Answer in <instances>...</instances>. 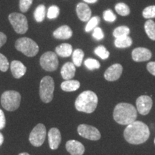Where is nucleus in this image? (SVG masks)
Here are the masks:
<instances>
[{
  "instance_id": "1",
  "label": "nucleus",
  "mask_w": 155,
  "mask_h": 155,
  "mask_svg": "<svg viewBox=\"0 0 155 155\" xmlns=\"http://www.w3.org/2000/svg\"><path fill=\"white\" fill-rule=\"evenodd\" d=\"M150 129L141 121H135L126 127L124 137L129 144H141L150 138Z\"/></svg>"
},
{
  "instance_id": "2",
  "label": "nucleus",
  "mask_w": 155,
  "mask_h": 155,
  "mask_svg": "<svg viewBox=\"0 0 155 155\" xmlns=\"http://www.w3.org/2000/svg\"><path fill=\"white\" fill-rule=\"evenodd\" d=\"M114 119L121 125H129L136 121L137 110L134 106L127 103H120L114 110Z\"/></svg>"
},
{
  "instance_id": "3",
  "label": "nucleus",
  "mask_w": 155,
  "mask_h": 155,
  "mask_svg": "<svg viewBox=\"0 0 155 155\" xmlns=\"http://www.w3.org/2000/svg\"><path fill=\"white\" fill-rule=\"evenodd\" d=\"M98 102V96L94 91H85L77 97L75 106L77 111L91 114L96 110Z\"/></svg>"
},
{
  "instance_id": "4",
  "label": "nucleus",
  "mask_w": 155,
  "mask_h": 155,
  "mask_svg": "<svg viewBox=\"0 0 155 155\" xmlns=\"http://www.w3.org/2000/svg\"><path fill=\"white\" fill-rule=\"evenodd\" d=\"M21 103V95L15 91H7L1 96L2 107L8 111H14L19 107Z\"/></svg>"
},
{
  "instance_id": "5",
  "label": "nucleus",
  "mask_w": 155,
  "mask_h": 155,
  "mask_svg": "<svg viewBox=\"0 0 155 155\" xmlns=\"http://www.w3.org/2000/svg\"><path fill=\"white\" fill-rule=\"evenodd\" d=\"M55 90V82L50 76L42 78L40 83V95L42 101L45 104L51 102L53 99V94Z\"/></svg>"
},
{
  "instance_id": "6",
  "label": "nucleus",
  "mask_w": 155,
  "mask_h": 155,
  "mask_svg": "<svg viewBox=\"0 0 155 155\" xmlns=\"http://www.w3.org/2000/svg\"><path fill=\"white\" fill-rule=\"evenodd\" d=\"M15 48L28 57H34L39 52V46L32 39L21 38L15 42Z\"/></svg>"
},
{
  "instance_id": "7",
  "label": "nucleus",
  "mask_w": 155,
  "mask_h": 155,
  "mask_svg": "<svg viewBox=\"0 0 155 155\" xmlns=\"http://www.w3.org/2000/svg\"><path fill=\"white\" fill-rule=\"evenodd\" d=\"M9 21L17 34H25L28 30L27 17L21 13H11L8 17Z\"/></svg>"
},
{
  "instance_id": "8",
  "label": "nucleus",
  "mask_w": 155,
  "mask_h": 155,
  "mask_svg": "<svg viewBox=\"0 0 155 155\" xmlns=\"http://www.w3.org/2000/svg\"><path fill=\"white\" fill-rule=\"evenodd\" d=\"M40 63L45 71L49 72L55 71L59 65L57 54L52 51L46 52L40 57Z\"/></svg>"
},
{
  "instance_id": "9",
  "label": "nucleus",
  "mask_w": 155,
  "mask_h": 155,
  "mask_svg": "<svg viewBox=\"0 0 155 155\" xmlns=\"http://www.w3.org/2000/svg\"><path fill=\"white\" fill-rule=\"evenodd\" d=\"M46 128L42 124H38L34 127L29 136V140L34 147H39L43 144L46 137Z\"/></svg>"
},
{
  "instance_id": "10",
  "label": "nucleus",
  "mask_w": 155,
  "mask_h": 155,
  "mask_svg": "<svg viewBox=\"0 0 155 155\" xmlns=\"http://www.w3.org/2000/svg\"><path fill=\"white\" fill-rule=\"evenodd\" d=\"M78 133L83 138L92 141L99 140L101 139L100 131L93 126L81 124L78 127Z\"/></svg>"
},
{
  "instance_id": "11",
  "label": "nucleus",
  "mask_w": 155,
  "mask_h": 155,
  "mask_svg": "<svg viewBox=\"0 0 155 155\" xmlns=\"http://www.w3.org/2000/svg\"><path fill=\"white\" fill-rule=\"evenodd\" d=\"M152 99L150 96H141L137 99L136 105H137V111L141 115H147L151 111L152 107Z\"/></svg>"
},
{
  "instance_id": "12",
  "label": "nucleus",
  "mask_w": 155,
  "mask_h": 155,
  "mask_svg": "<svg viewBox=\"0 0 155 155\" xmlns=\"http://www.w3.org/2000/svg\"><path fill=\"white\" fill-rule=\"evenodd\" d=\"M123 67L121 64L115 63L110 66L104 73V78L108 81H115L121 77Z\"/></svg>"
},
{
  "instance_id": "13",
  "label": "nucleus",
  "mask_w": 155,
  "mask_h": 155,
  "mask_svg": "<svg viewBox=\"0 0 155 155\" xmlns=\"http://www.w3.org/2000/svg\"><path fill=\"white\" fill-rule=\"evenodd\" d=\"M152 52L146 48H137L133 50L131 57L135 62H144L150 61L152 58Z\"/></svg>"
},
{
  "instance_id": "14",
  "label": "nucleus",
  "mask_w": 155,
  "mask_h": 155,
  "mask_svg": "<svg viewBox=\"0 0 155 155\" xmlns=\"http://www.w3.org/2000/svg\"><path fill=\"white\" fill-rule=\"evenodd\" d=\"M61 134L59 129L57 128L50 129L48 132V141H49L50 148L53 150H57L61 144Z\"/></svg>"
},
{
  "instance_id": "15",
  "label": "nucleus",
  "mask_w": 155,
  "mask_h": 155,
  "mask_svg": "<svg viewBox=\"0 0 155 155\" xmlns=\"http://www.w3.org/2000/svg\"><path fill=\"white\" fill-rule=\"evenodd\" d=\"M76 13L78 19L82 22H88L91 18V9L86 3L81 2L78 4L76 6Z\"/></svg>"
},
{
  "instance_id": "16",
  "label": "nucleus",
  "mask_w": 155,
  "mask_h": 155,
  "mask_svg": "<svg viewBox=\"0 0 155 155\" xmlns=\"http://www.w3.org/2000/svg\"><path fill=\"white\" fill-rule=\"evenodd\" d=\"M66 150L71 155H83L85 152V147L80 141L69 140L65 144Z\"/></svg>"
},
{
  "instance_id": "17",
  "label": "nucleus",
  "mask_w": 155,
  "mask_h": 155,
  "mask_svg": "<svg viewBox=\"0 0 155 155\" xmlns=\"http://www.w3.org/2000/svg\"><path fill=\"white\" fill-rule=\"evenodd\" d=\"M11 72L14 78L17 79L20 78L25 75L27 72V68L22 62L19 61H13L10 65Z\"/></svg>"
},
{
  "instance_id": "18",
  "label": "nucleus",
  "mask_w": 155,
  "mask_h": 155,
  "mask_svg": "<svg viewBox=\"0 0 155 155\" xmlns=\"http://www.w3.org/2000/svg\"><path fill=\"white\" fill-rule=\"evenodd\" d=\"M73 35V31L68 25H63L53 32V37L58 40H68Z\"/></svg>"
},
{
  "instance_id": "19",
  "label": "nucleus",
  "mask_w": 155,
  "mask_h": 155,
  "mask_svg": "<svg viewBox=\"0 0 155 155\" xmlns=\"http://www.w3.org/2000/svg\"><path fill=\"white\" fill-rule=\"evenodd\" d=\"M75 71H76L75 65L73 64V63L67 62V63L64 64L61 68V76L65 81L71 80L75 76Z\"/></svg>"
},
{
  "instance_id": "20",
  "label": "nucleus",
  "mask_w": 155,
  "mask_h": 155,
  "mask_svg": "<svg viewBox=\"0 0 155 155\" xmlns=\"http://www.w3.org/2000/svg\"><path fill=\"white\" fill-rule=\"evenodd\" d=\"M55 53L62 58L70 57L73 53V47L69 43H63L55 48Z\"/></svg>"
},
{
  "instance_id": "21",
  "label": "nucleus",
  "mask_w": 155,
  "mask_h": 155,
  "mask_svg": "<svg viewBox=\"0 0 155 155\" xmlns=\"http://www.w3.org/2000/svg\"><path fill=\"white\" fill-rule=\"evenodd\" d=\"M81 83L78 81L76 80H68L63 81L61 83V87L63 91L73 92L75 91L80 88Z\"/></svg>"
},
{
  "instance_id": "22",
  "label": "nucleus",
  "mask_w": 155,
  "mask_h": 155,
  "mask_svg": "<svg viewBox=\"0 0 155 155\" xmlns=\"http://www.w3.org/2000/svg\"><path fill=\"white\" fill-rule=\"evenodd\" d=\"M133 40L129 35L116 38L114 40V45L118 48H127L132 45Z\"/></svg>"
},
{
  "instance_id": "23",
  "label": "nucleus",
  "mask_w": 155,
  "mask_h": 155,
  "mask_svg": "<svg viewBox=\"0 0 155 155\" xmlns=\"http://www.w3.org/2000/svg\"><path fill=\"white\" fill-rule=\"evenodd\" d=\"M144 30L150 40L155 41V22L152 19H148L144 23Z\"/></svg>"
},
{
  "instance_id": "24",
  "label": "nucleus",
  "mask_w": 155,
  "mask_h": 155,
  "mask_svg": "<svg viewBox=\"0 0 155 155\" xmlns=\"http://www.w3.org/2000/svg\"><path fill=\"white\" fill-rule=\"evenodd\" d=\"M83 58H84V52L83 51V50L76 49L73 51V63L76 67H80L82 65Z\"/></svg>"
},
{
  "instance_id": "25",
  "label": "nucleus",
  "mask_w": 155,
  "mask_h": 155,
  "mask_svg": "<svg viewBox=\"0 0 155 155\" xmlns=\"http://www.w3.org/2000/svg\"><path fill=\"white\" fill-rule=\"evenodd\" d=\"M45 6L43 5H39L37 7L34 12V17L37 22H42L45 18Z\"/></svg>"
},
{
  "instance_id": "26",
  "label": "nucleus",
  "mask_w": 155,
  "mask_h": 155,
  "mask_svg": "<svg viewBox=\"0 0 155 155\" xmlns=\"http://www.w3.org/2000/svg\"><path fill=\"white\" fill-rule=\"evenodd\" d=\"M115 10L116 12L122 17H126L129 15L131 12L130 8L127 4L123 2L117 3L115 5Z\"/></svg>"
},
{
  "instance_id": "27",
  "label": "nucleus",
  "mask_w": 155,
  "mask_h": 155,
  "mask_svg": "<svg viewBox=\"0 0 155 155\" xmlns=\"http://www.w3.org/2000/svg\"><path fill=\"white\" fill-rule=\"evenodd\" d=\"M129 33H130V29L129 27L122 25L114 29L113 31V36L115 38H119L121 37L129 35Z\"/></svg>"
},
{
  "instance_id": "28",
  "label": "nucleus",
  "mask_w": 155,
  "mask_h": 155,
  "mask_svg": "<svg viewBox=\"0 0 155 155\" xmlns=\"http://www.w3.org/2000/svg\"><path fill=\"white\" fill-rule=\"evenodd\" d=\"M101 19L98 16H94L91 18L88 21V23L86 25L85 28V31L87 32H91V30H94L96 27H98V24L100 23Z\"/></svg>"
},
{
  "instance_id": "29",
  "label": "nucleus",
  "mask_w": 155,
  "mask_h": 155,
  "mask_svg": "<svg viewBox=\"0 0 155 155\" xmlns=\"http://www.w3.org/2000/svg\"><path fill=\"white\" fill-rule=\"evenodd\" d=\"M94 53L97 56H98L102 60H106L110 55L109 51L104 45H101L95 48Z\"/></svg>"
},
{
  "instance_id": "30",
  "label": "nucleus",
  "mask_w": 155,
  "mask_h": 155,
  "mask_svg": "<svg viewBox=\"0 0 155 155\" xmlns=\"http://www.w3.org/2000/svg\"><path fill=\"white\" fill-rule=\"evenodd\" d=\"M142 16L147 19L155 18V5L148 6L143 9Z\"/></svg>"
},
{
  "instance_id": "31",
  "label": "nucleus",
  "mask_w": 155,
  "mask_h": 155,
  "mask_svg": "<svg viewBox=\"0 0 155 155\" xmlns=\"http://www.w3.org/2000/svg\"><path fill=\"white\" fill-rule=\"evenodd\" d=\"M84 65L88 70H95L100 68L101 64L97 60L94 59V58H87L86 61H84Z\"/></svg>"
},
{
  "instance_id": "32",
  "label": "nucleus",
  "mask_w": 155,
  "mask_h": 155,
  "mask_svg": "<svg viewBox=\"0 0 155 155\" xmlns=\"http://www.w3.org/2000/svg\"><path fill=\"white\" fill-rule=\"evenodd\" d=\"M60 14V8L56 5H52L51 7H49L48 10L47 17L48 19H55L59 16Z\"/></svg>"
},
{
  "instance_id": "33",
  "label": "nucleus",
  "mask_w": 155,
  "mask_h": 155,
  "mask_svg": "<svg viewBox=\"0 0 155 155\" xmlns=\"http://www.w3.org/2000/svg\"><path fill=\"white\" fill-rule=\"evenodd\" d=\"M103 18L106 22H114L116 19V15L114 14L111 9H106L103 13Z\"/></svg>"
},
{
  "instance_id": "34",
  "label": "nucleus",
  "mask_w": 155,
  "mask_h": 155,
  "mask_svg": "<svg viewBox=\"0 0 155 155\" xmlns=\"http://www.w3.org/2000/svg\"><path fill=\"white\" fill-rule=\"evenodd\" d=\"M9 68V63L7 57L3 54L0 53V71L2 72H6Z\"/></svg>"
},
{
  "instance_id": "35",
  "label": "nucleus",
  "mask_w": 155,
  "mask_h": 155,
  "mask_svg": "<svg viewBox=\"0 0 155 155\" xmlns=\"http://www.w3.org/2000/svg\"><path fill=\"white\" fill-rule=\"evenodd\" d=\"M33 0H19V9L22 12H27L30 8Z\"/></svg>"
},
{
  "instance_id": "36",
  "label": "nucleus",
  "mask_w": 155,
  "mask_h": 155,
  "mask_svg": "<svg viewBox=\"0 0 155 155\" xmlns=\"http://www.w3.org/2000/svg\"><path fill=\"white\" fill-rule=\"evenodd\" d=\"M92 36L96 40H101L104 38V33L101 28L99 27H96L93 31Z\"/></svg>"
},
{
  "instance_id": "37",
  "label": "nucleus",
  "mask_w": 155,
  "mask_h": 155,
  "mask_svg": "<svg viewBox=\"0 0 155 155\" xmlns=\"http://www.w3.org/2000/svg\"><path fill=\"white\" fill-rule=\"evenodd\" d=\"M147 69L151 74L155 76V62H150L147 65Z\"/></svg>"
},
{
  "instance_id": "38",
  "label": "nucleus",
  "mask_w": 155,
  "mask_h": 155,
  "mask_svg": "<svg viewBox=\"0 0 155 155\" xmlns=\"http://www.w3.org/2000/svg\"><path fill=\"white\" fill-rule=\"evenodd\" d=\"M6 125V119L3 111L0 109V130L5 128Z\"/></svg>"
},
{
  "instance_id": "39",
  "label": "nucleus",
  "mask_w": 155,
  "mask_h": 155,
  "mask_svg": "<svg viewBox=\"0 0 155 155\" xmlns=\"http://www.w3.org/2000/svg\"><path fill=\"white\" fill-rule=\"evenodd\" d=\"M7 35L3 32H0V48H2L7 42Z\"/></svg>"
},
{
  "instance_id": "40",
  "label": "nucleus",
  "mask_w": 155,
  "mask_h": 155,
  "mask_svg": "<svg viewBox=\"0 0 155 155\" xmlns=\"http://www.w3.org/2000/svg\"><path fill=\"white\" fill-rule=\"evenodd\" d=\"M86 3L88 4H95L98 2V0H83Z\"/></svg>"
},
{
  "instance_id": "41",
  "label": "nucleus",
  "mask_w": 155,
  "mask_h": 155,
  "mask_svg": "<svg viewBox=\"0 0 155 155\" xmlns=\"http://www.w3.org/2000/svg\"><path fill=\"white\" fill-rule=\"evenodd\" d=\"M4 142V137L2 135V134L0 133V146H2Z\"/></svg>"
},
{
  "instance_id": "42",
  "label": "nucleus",
  "mask_w": 155,
  "mask_h": 155,
  "mask_svg": "<svg viewBox=\"0 0 155 155\" xmlns=\"http://www.w3.org/2000/svg\"><path fill=\"white\" fill-rule=\"evenodd\" d=\"M19 155H30V154L27 152H22V153H20Z\"/></svg>"
},
{
  "instance_id": "43",
  "label": "nucleus",
  "mask_w": 155,
  "mask_h": 155,
  "mask_svg": "<svg viewBox=\"0 0 155 155\" xmlns=\"http://www.w3.org/2000/svg\"><path fill=\"white\" fill-rule=\"evenodd\" d=\"M154 144H155V139H154Z\"/></svg>"
}]
</instances>
